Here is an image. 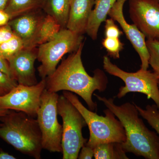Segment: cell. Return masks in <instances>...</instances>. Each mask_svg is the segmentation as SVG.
<instances>
[{
	"label": "cell",
	"mask_w": 159,
	"mask_h": 159,
	"mask_svg": "<svg viewBox=\"0 0 159 159\" xmlns=\"http://www.w3.org/2000/svg\"><path fill=\"white\" fill-rule=\"evenodd\" d=\"M84 45L83 43L77 51L63 60L54 73L46 77L45 89L54 93L67 91L77 94L85 101L89 109L94 111L97 104L93 101V94L96 90L105 91L108 79L99 69L95 70L93 77L86 71L81 59Z\"/></svg>",
	"instance_id": "cell-1"
},
{
	"label": "cell",
	"mask_w": 159,
	"mask_h": 159,
	"mask_svg": "<svg viewBox=\"0 0 159 159\" xmlns=\"http://www.w3.org/2000/svg\"><path fill=\"white\" fill-rule=\"evenodd\" d=\"M98 100L112 112L122 123L126 135L125 142L121 143L125 152H131L146 159H159V136L149 130L143 120L135 103L127 102L121 105L114 103L112 98L94 94Z\"/></svg>",
	"instance_id": "cell-2"
},
{
	"label": "cell",
	"mask_w": 159,
	"mask_h": 159,
	"mask_svg": "<svg viewBox=\"0 0 159 159\" xmlns=\"http://www.w3.org/2000/svg\"><path fill=\"white\" fill-rule=\"evenodd\" d=\"M0 120V138L23 154L41 158L42 134L37 119L22 111H11Z\"/></svg>",
	"instance_id": "cell-3"
},
{
	"label": "cell",
	"mask_w": 159,
	"mask_h": 159,
	"mask_svg": "<svg viewBox=\"0 0 159 159\" xmlns=\"http://www.w3.org/2000/svg\"><path fill=\"white\" fill-rule=\"evenodd\" d=\"M63 95L79 111L84 118L89 130L90 137L86 145L93 148L96 145L107 142L122 143L126 140L125 131L122 123L108 108L103 111L105 116L86 108L75 94L63 91Z\"/></svg>",
	"instance_id": "cell-4"
},
{
	"label": "cell",
	"mask_w": 159,
	"mask_h": 159,
	"mask_svg": "<svg viewBox=\"0 0 159 159\" xmlns=\"http://www.w3.org/2000/svg\"><path fill=\"white\" fill-rule=\"evenodd\" d=\"M57 112L62 119V159H77L87 142L82 132L86 122L79 111L63 95L58 98Z\"/></svg>",
	"instance_id": "cell-5"
},
{
	"label": "cell",
	"mask_w": 159,
	"mask_h": 159,
	"mask_svg": "<svg viewBox=\"0 0 159 159\" xmlns=\"http://www.w3.org/2000/svg\"><path fill=\"white\" fill-rule=\"evenodd\" d=\"M83 39V34L66 28L61 29L53 39L39 46L37 59L41 64L38 71L42 79L54 73L65 54L77 51Z\"/></svg>",
	"instance_id": "cell-6"
},
{
	"label": "cell",
	"mask_w": 159,
	"mask_h": 159,
	"mask_svg": "<svg viewBox=\"0 0 159 159\" xmlns=\"http://www.w3.org/2000/svg\"><path fill=\"white\" fill-rule=\"evenodd\" d=\"M103 67L109 74L125 83V85L119 89L117 98L121 99L132 92L141 93L152 99L159 108V78L154 72L142 69L134 73L126 72L112 63L107 56L103 57Z\"/></svg>",
	"instance_id": "cell-7"
},
{
	"label": "cell",
	"mask_w": 159,
	"mask_h": 159,
	"mask_svg": "<svg viewBox=\"0 0 159 159\" xmlns=\"http://www.w3.org/2000/svg\"><path fill=\"white\" fill-rule=\"evenodd\" d=\"M59 95L44 90L37 114V120L42 134L43 149L50 152H62V125L57 120Z\"/></svg>",
	"instance_id": "cell-8"
},
{
	"label": "cell",
	"mask_w": 159,
	"mask_h": 159,
	"mask_svg": "<svg viewBox=\"0 0 159 159\" xmlns=\"http://www.w3.org/2000/svg\"><path fill=\"white\" fill-rule=\"evenodd\" d=\"M46 87V79L31 86L18 84L7 94L0 96V108L22 111L37 117L40 99Z\"/></svg>",
	"instance_id": "cell-9"
},
{
	"label": "cell",
	"mask_w": 159,
	"mask_h": 159,
	"mask_svg": "<svg viewBox=\"0 0 159 159\" xmlns=\"http://www.w3.org/2000/svg\"><path fill=\"white\" fill-rule=\"evenodd\" d=\"M131 19L147 39L159 41L158 0H129Z\"/></svg>",
	"instance_id": "cell-10"
},
{
	"label": "cell",
	"mask_w": 159,
	"mask_h": 159,
	"mask_svg": "<svg viewBox=\"0 0 159 159\" xmlns=\"http://www.w3.org/2000/svg\"><path fill=\"white\" fill-rule=\"evenodd\" d=\"M126 0H117L109 13L111 18L120 25L127 39L139 55L141 61V69L147 70L149 67V54L146 45L145 34L134 24L126 22L123 15V6Z\"/></svg>",
	"instance_id": "cell-11"
},
{
	"label": "cell",
	"mask_w": 159,
	"mask_h": 159,
	"mask_svg": "<svg viewBox=\"0 0 159 159\" xmlns=\"http://www.w3.org/2000/svg\"><path fill=\"white\" fill-rule=\"evenodd\" d=\"M41 11L23 14L8 23L14 34L22 41L24 48L33 49L38 46L40 30L45 16Z\"/></svg>",
	"instance_id": "cell-12"
},
{
	"label": "cell",
	"mask_w": 159,
	"mask_h": 159,
	"mask_svg": "<svg viewBox=\"0 0 159 159\" xmlns=\"http://www.w3.org/2000/svg\"><path fill=\"white\" fill-rule=\"evenodd\" d=\"M38 49L24 48L8 61L11 77L18 84H37L34 63L37 59Z\"/></svg>",
	"instance_id": "cell-13"
},
{
	"label": "cell",
	"mask_w": 159,
	"mask_h": 159,
	"mask_svg": "<svg viewBox=\"0 0 159 159\" xmlns=\"http://www.w3.org/2000/svg\"><path fill=\"white\" fill-rule=\"evenodd\" d=\"M96 0H71L66 29L80 34L86 32L89 18Z\"/></svg>",
	"instance_id": "cell-14"
},
{
	"label": "cell",
	"mask_w": 159,
	"mask_h": 159,
	"mask_svg": "<svg viewBox=\"0 0 159 159\" xmlns=\"http://www.w3.org/2000/svg\"><path fill=\"white\" fill-rule=\"evenodd\" d=\"M117 0H96L94 9L91 12L86 32L93 40L97 39L101 23L105 21L112 7Z\"/></svg>",
	"instance_id": "cell-15"
},
{
	"label": "cell",
	"mask_w": 159,
	"mask_h": 159,
	"mask_svg": "<svg viewBox=\"0 0 159 159\" xmlns=\"http://www.w3.org/2000/svg\"><path fill=\"white\" fill-rule=\"evenodd\" d=\"M71 0H47L43 10L51 16L61 26L66 29L68 21Z\"/></svg>",
	"instance_id": "cell-16"
},
{
	"label": "cell",
	"mask_w": 159,
	"mask_h": 159,
	"mask_svg": "<svg viewBox=\"0 0 159 159\" xmlns=\"http://www.w3.org/2000/svg\"><path fill=\"white\" fill-rule=\"evenodd\" d=\"M47 0H9L5 11L11 20L32 11L43 10Z\"/></svg>",
	"instance_id": "cell-17"
},
{
	"label": "cell",
	"mask_w": 159,
	"mask_h": 159,
	"mask_svg": "<svg viewBox=\"0 0 159 159\" xmlns=\"http://www.w3.org/2000/svg\"><path fill=\"white\" fill-rule=\"evenodd\" d=\"M94 157L96 159H127L121 143L107 142L96 145L93 148Z\"/></svg>",
	"instance_id": "cell-18"
},
{
	"label": "cell",
	"mask_w": 159,
	"mask_h": 159,
	"mask_svg": "<svg viewBox=\"0 0 159 159\" xmlns=\"http://www.w3.org/2000/svg\"><path fill=\"white\" fill-rule=\"evenodd\" d=\"M61 29L54 18L49 15L45 16L40 30L38 46L53 39Z\"/></svg>",
	"instance_id": "cell-19"
},
{
	"label": "cell",
	"mask_w": 159,
	"mask_h": 159,
	"mask_svg": "<svg viewBox=\"0 0 159 159\" xmlns=\"http://www.w3.org/2000/svg\"><path fill=\"white\" fill-rule=\"evenodd\" d=\"M140 116L147 121L159 136V108L156 104L146 106L143 109L135 104Z\"/></svg>",
	"instance_id": "cell-20"
},
{
	"label": "cell",
	"mask_w": 159,
	"mask_h": 159,
	"mask_svg": "<svg viewBox=\"0 0 159 159\" xmlns=\"http://www.w3.org/2000/svg\"><path fill=\"white\" fill-rule=\"evenodd\" d=\"M24 48L22 41L15 34L11 39L0 44V55L8 61Z\"/></svg>",
	"instance_id": "cell-21"
},
{
	"label": "cell",
	"mask_w": 159,
	"mask_h": 159,
	"mask_svg": "<svg viewBox=\"0 0 159 159\" xmlns=\"http://www.w3.org/2000/svg\"><path fill=\"white\" fill-rule=\"evenodd\" d=\"M146 43L149 54V65L159 78V41L147 39Z\"/></svg>",
	"instance_id": "cell-22"
},
{
	"label": "cell",
	"mask_w": 159,
	"mask_h": 159,
	"mask_svg": "<svg viewBox=\"0 0 159 159\" xmlns=\"http://www.w3.org/2000/svg\"><path fill=\"white\" fill-rule=\"evenodd\" d=\"M102 47L106 50L108 55L115 59L120 57V52L123 50L124 44L119 38L105 37L102 41Z\"/></svg>",
	"instance_id": "cell-23"
},
{
	"label": "cell",
	"mask_w": 159,
	"mask_h": 159,
	"mask_svg": "<svg viewBox=\"0 0 159 159\" xmlns=\"http://www.w3.org/2000/svg\"><path fill=\"white\" fill-rule=\"evenodd\" d=\"M18 83L13 78L0 71V95H5L15 87Z\"/></svg>",
	"instance_id": "cell-24"
},
{
	"label": "cell",
	"mask_w": 159,
	"mask_h": 159,
	"mask_svg": "<svg viewBox=\"0 0 159 159\" xmlns=\"http://www.w3.org/2000/svg\"><path fill=\"white\" fill-rule=\"evenodd\" d=\"M105 37L119 38L122 35V32L115 23L112 19H108L105 20Z\"/></svg>",
	"instance_id": "cell-25"
},
{
	"label": "cell",
	"mask_w": 159,
	"mask_h": 159,
	"mask_svg": "<svg viewBox=\"0 0 159 159\" xmlns=\"http://www.w3.org/2000/svg\"><path fill=\"white\" fill-rule=\"evenodd\" d=\"M15 35L9 24L0 27V44L11 39Z\"/></svg>",
	"instance_id": "cell-26"
},
{
	"label": "cell",
	"mask_w": 159,
	"mask_h": 159,
	"mask_svg": "<svg viewBox=\"0 0 159 159\" xmlns=\"http://www.w3.org/2000/svg\"><path fill=\"white\" fill-rule=\"evenodd\" d=\"M79 152L78 158L79 159H91L94 157L93 148L86 145L83 146Z\"/></svg>",
	"instance_id": "cell-27"
},
{
	"label": "cell",
	"mask_w": 159,
	"mask_h": 159,
	"mask_svg": "<svg viewBox=\"0 0 159 159\" xmlns=\"http://www.w3.org/2000/svg\"><path fill=\"white\" fill-rule=\"evenodd\" d=\"M0 71H2L3 73L9 76V77H11L9 63L1 55H0Z\"/></svg>",
	"instance_id": "cell-28"
},
{
	"label": "cell",
	"mask_w": 159,
	"mask_h": 159,
	"mask_svg": "<svg viewBox=\"0 0 159 159\" xmlns=\"http://www.w3.org/2000/svg\"><path fill=\"white\" fill-rule=\"evenodd\" d=\"M10 20V16L5 10H0V27L7 25Z\"/></svg>",
	"instance_id": "cell-29"
},
{
	"label": "cell",
	"mask_w": 159,
	"mask_h": 159,
	"mask_svg": "<svg viewBox=\"0 0 159 159\" xmlns=\"http://www.w3.org/2000/svg\"><path fill=\"white\" fill-rule=\"evenodd\" d=\"M16 158L9 153L0 150V159H15Z\"/></svg>",
	"instance_id": "cell-30"
},
{
	"label": "cell",
	"mask_w": 159,
	"mask_h": 159,
	"mask_svg": "<svg viewBox=\"0 0 159 159\" xmlns=\"http://www.w3.org/2000/svg\"><path fill=\"white\" fill-rule=\"evenodd\" d=\"M9 0H0V10H5Z\"/></svg>",
	"instance_id": "cell-31"
},
{
	"label": "cell",
	"mask_w": 159,
	"mask_h": 159,
	"mask_svg": "<svg viewBox=\"0 0 159 159\" xmlns=\"http://www.w3.org/2000/svg\"><path fill=\"white\" fill-rule=\"evenodd\" d=\"M9 110L0 108V118L4 116L9 112Z\"/></svg>",
	"instance_id": "cell-32"
},
{
	"label": "cell",
	"mask_w": 159,
	"mask_h": 159,
	"mask_svg": "<svg viewBox=\"0 0 159 159\" xmlns=\"http://www.w3.org/2000/svg\"><path fill=\"white\" fill-rule=\"evenodd\" d=\"M158 2H159V0H158Z\"/></svg>",
	"instance_id": "cell-33"
},
{
	"label": "cell",
	"mask_w": 159,
	"mask_h": 159,
	"mask_svg": "<svg viewBox=\"0 0 159 159\" xmlns=\"http://www.w3.org/2000/svg\"></svg>",
	"instance_id": "cell-34"
},
{
	"label": "cell",
	"mask_w": 159,
	"mask_h": 159,
	"mask_svg": "<svg viewBox=\"0 0 159 159\" xmlns=\"http://www.w3.org/2000/svg\"><path fill=\"white\" fill-rule=\"evenodd\" d=\"M0 96H1V95H0Z\"/></svg>",
	"instance_id": "cell-35"
},
{
	"label": "cell",
	"mask_w": 159,
	"mask_h": 159,
	"mask_svg": "<svg viewBox=\"0 0 159 159\" xmlns=\"http://www.w3.org/2000/svg\"></svg>",
	"instance_id": "cell-36"
}]
</instances>
